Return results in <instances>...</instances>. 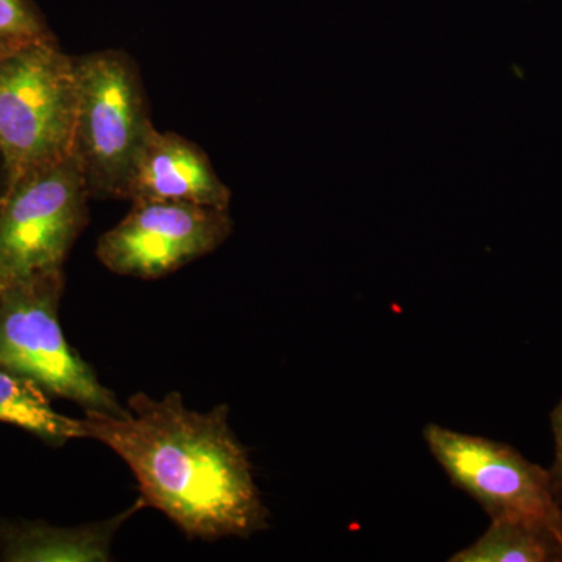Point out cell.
Returning a JSON list of instances; mask_svg holds the SVG:
<instances>
[{"instance_id": "cell-1", "label": "cell", "mask_w": 562, "mask_h": 562, "mask_svg": "<svg viewBox=\"0 0 562 562\" xmlns=\"http://www.w3.org/2000/svg\"><path fill=\"white\" fill-rule=\"evenodd\" d=\"M85 438L109 447L131 468L139 501L188 538L217 541L265 531L269 512L228 406L188 408L180 392L161 401L138 392L122 414L85 412Z\"/></svg>"}, {"instance_id": "cell-2", "label": "cell", "mask_w": 562, "mask_h": 562, "mask_svg": "<svg viewBox=\"0 0 562 562\" xmlns=\"http://www.w3.org/2000/svg\"><path fill=\"white\" fill-rule=\"evenodd\" d=\"M76 117V61L55 36L3 55L0 162L5 188L70 157Z\"/></svg>"}, {"instance_id": "cell-3", "label": "cell", "mask_w": 562, "mask_h": 562, "mask_svg": "<svg viewBox=\"0 0 562 562\" xmlns=\"http://www.w3.org/2000/svg\"><path fill=\"white\" fill-rule=\"evenodd\" d=\"M77 117L74 155L91 198L127 199L151 124L139 68L127 52L74 57Z\"/></svg>"}, {"instance_id": "cell-4", "label": "cell", "mask_w": 562, "mask_h": 562, "mask_svg": "<svg viewBox=\"0 0 562 562\" xmlns=\"http://www.w3.org/2000/svg\"><path fill=\"white\" fill-rule=\"evenodd\" d=\"M65 273L54 272L0 291V368L38 384L50 397L85 412L125 413L88 362L81 360L58 319Z\"/></svg>"}, {"instance_id": "cell-5", "label": "cell", "mask_w": 562, "mask_h": 562, "mask_svg": "<svg viewBox=\"0 0 562 562\" xmlns=\"http://www.w3.org/2000/svg\"><path fill=\"white\" fill-rule=\"evenodd\" d=\"M87 181L76 155L22 177L0 198V291L63 271L88 222Z\"/></svg>"}, {"instance_id": "cell-6", "label": "cell", "mask_w": 562, "mask_h": 562, "mask_svg": "<svg viewBox=\"0 0 562 562\" xmlns=\"http://www.w3.org/2000/svg\"><path fill=\"white\" fill-rule=\"evenodd\" d=\"M425 442L450 482L486 512L491 520H517L562 538V506L547 469L508 443L430 424Z\"/></svg>"}, {"instance_id": "cell-7", "label": "cell", "mask_w": 562, "mask_h": 562, "mask_svg": "<svg viewBox=\"0 0 562 562\" xmlns=\"http://www.w3.org/2000/svg\"><path fill=\"white\" fill-rule=\"evenodd\" d=\"M233 232L228 210L169 201H136L103 233L98 260L110 272L157 280L213 254Z\"/></svg>"}, {"instance_id": "cell-8", "label": "cell", "mask_w": 562, "mask_h": 562, "mask_svg": "<svg viewBox=\"0 0 562 562\" xmlns=\"http://www.w3.org/2000/svg\"><path fill=\"white\" fill-rule=\"evenodd\" d=\"M127 201H169L228 210L232 191L205 151L179 133H151L133 176Z\"/></svg>"}, {"instance_id": "cell-9", "label": "cell", "mask_w": 562, "mask_h": 562, "mask_svg": "<svg viewBox=\"0 0 562 562\" xmlns=\"http://www.w3.org/2000/svg\"><path fill=\"white\" fill-rule=\"evenodd\" d=\"M144 508L139 501L117 516L79 527H52L43 522L0 524V557L10 562L110 561L114 536L133 514Z\"/></svg>"}, {"instance_id": "cell-10", "label": "cell", "mask_w": 562, "mask_h": 562, "mask_svg": "<svg viewBox=\"0 0 562 562\" xmlns=\"http://www.w3.org/2000/svg\"><path fill=\"white\" fill-rule=\"evenodd\" d=\"M0 422L16 425L52 446L85 439L80 419L55 412L50 395L38 384L0 368Z\"/></svg>"}, {"instance_id": "cell-11", "label": "cell", "mask_w": 562, "mask_h": 562, "mask_svg": "<svg viewBox=\"0 0 562 562\" xmlns=\"http://www.w3.org/2000/svg\"><path fill=\"white\" fill-rule=\"evenodd\" d=\"M452 562H561L562 538L517 520H491L471 546L449 558Z\"/></svg>"}, {"instance_id": "cell-12", "label": "cell", "mask_w": 562, "mask_h": 562, "mask_svg": "<svg viewBox=\"0 0 562 562\" xmlns=\"http://www.w3.org/2000/svg\"><path fill=\"white\" fill-rule=\"evenodd\" d=\"M54 36L33 0H0V58Z\"/></svg>"}, {"instance_id": "cell-13", "label": "cell", "mask_w": 562, "mask_h": 562, "mask_svg": "<svg viewBox=\"0 0 562 562\" xmlns=\"http://www.w3.org/2000/svg\"><path fill=\"white\" fill-rule=\"evenodd\" d=\"M552 430L554 438V461L549 471L550 486L557 502L562 506V397L552 412Z\"/></svg>"}, {"instance_id": "cell-14", "label": "cell", "mask_w": 562, "mask_h": 562, "mask_svg": "<svg viewBox=\"0 0 562 562\" xmlns=\"http://www.w3.org/2000/svg\"><path fill=\"white\" fill-rule=\"evenodd\" d=\"M3 188H5V179H3L2 162H0V198H2Z\"/></svg>"}]
</instances>
